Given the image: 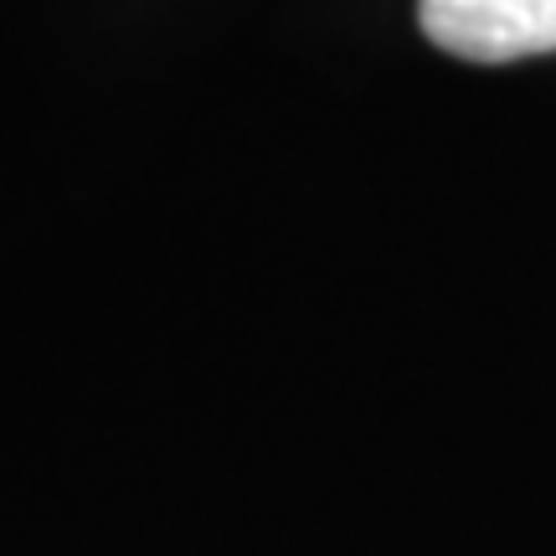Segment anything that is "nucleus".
Listing matches in <instances>:
<instances>
[{
    "mask_svg": "<svg viewBox=\"0 0 556 556\" xmlns=\"http://www.w3.org/2000/svg\"><path fill=\"white\" fill-rule=\"evenodd\" d=\"M417 26L464 62H516L556 52V0H417Z\"/></svg>",
    "mask_w": 556,
    "mask_h": 556,
    "instance_id": "obj_1",
    "label": "nucleus"
}]
</instances>
